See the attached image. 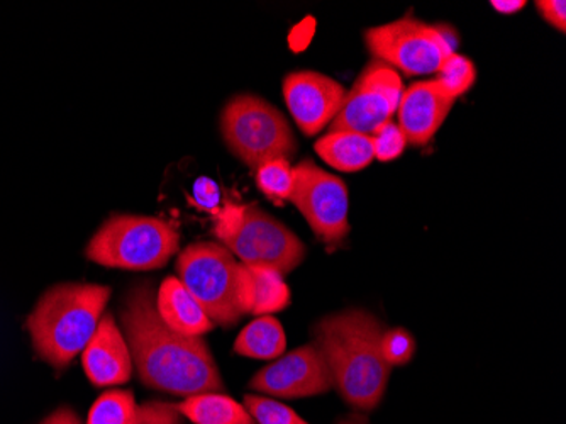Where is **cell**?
Here are the masks:
<instances>
[{"mask_svg":"<svg viewBox=\"0 0 566 424\" xmlns=\"http://www.w3.org/2000/svg\"><path fill=\"white\" fill-rule=\"evenodd\" d=\"M119 320L143 385L184 397L224 391L208 343L200 337L177 333L164 323L151 282H139L127 290L120 301Z\"/></svg>","mask_w":566,"mask_h":424,"instance_id":"1","label":"cell"},{"mask_svg":"<svg viewBox=\"0 0 566 424\" xmlns=\"http://www.w3.org/2000/svg\"><path fill=\"white\" fill-rule=\"evenodd\" d=\"M384 333V324L364 309L326 316L314 328L334 387L356 410L374 411L389 384L390 365L380 350Z\"/></svg>","mask_w":566,"mask_h":424,"instance_id":"2","label":"cell"},{"mask_svg":"<svg viewBox=\"0 0 566 424\" xmlns=\"http://www.w3.org/2000/svg\"><path fill=\"white\" fill-rule=\"evenodd\" d=\"M111 294V287L98 283L69 282L48 289L25 320L36 355L53 369L65 370L94 337Z\"/></svg>","mask_w":566,"mask_h":424,"instance_id":"3","label":"cell"},{"mask_svg":"<svg viewBox=\"0 0 566 424\" xmlns=\"http://www.w3.org/2000/svg\"><path fill=\"white\" fill-rule=\"evenodd\" d=\"M180 250V235L153 216L113 215L92 236L85 257L109 269L148 272L165 267Z\"/></svg>","mask_w":566,"mask_h":424,"instance_id":"4","label":"cell"},{"mask_svg":"<svg viewBox=\"0 0 566 424\" xmlns=\"http://www.w3.org/2000/svg\"><path fill=\"white\" fill-rule=\"evenodd\" d=\"M214 235L241 263L263 265L282 276L297 269L305 258L298 236L256 206L226 204L216 215Z\"/></svg>","mask_w":566,"mask_h":424,"instance_id":"5","label":"cell"},{"mask_svg":"<svg viewBox=\"0 0 566 424\" xmlns=\"http://www.w3.org/2000/svg\"><path fill=\"white\" fill-rule=\"evenodd\" d=\"M219 126L229 152L254 170L275 158L291 161L297 152L287 117L259 95L231 99L222 110Z\"/></svg>","mask_w":566,"mask_h":424,"instance_id":"6","label":"cell"},{"mask_svg":"<svg viewBox=\"0 0 566 424\" xmlns=\"http://www.w3.org/2000/svg\"><path fill=\"white\" fill-rule=\"evenodd\" d=\"M177 276L212 323L229 328L241 320V261L224 245L211 241L189 245L178 255Z\"/></svg>","mask_w":566,"mask_h":424,"instance_id":"7","label":"cell"},{"mask_svg":"<svg viewBox=\"0 0 566 424\" xmlns=\"http://www.w3.org/2000/svg\"><path fill=\"white\" fill-rule=\"evenodd\" d=\"M365 41L378 62L396 66L409 76L438 73L444 60L454 53L438 25L416 18L397 19L371 28L365 33Z\"/></svg>","mask_w":566,"mask_h":424,"instance_id":"8","label":"cell"},{"mask_svg":"<svg viewBox=\"0 0 566 424\" xmlns=\"http://www.w3.org/2000/svg\"><path fill=\"white\" fill-rule=\"evenodd\" d=\"M292 204L301 210L307 225L326 244H338L349 232L348 187L342 178L304 161L292 168Z\"/></svg>","mask_w":566,"mask_h":424,"instance_id":"9","label":"cell"},{"mask_svg":"<svg viewBox=\"0 0 566 424\" xmlns=\"http://www.w3.org/2000/svg\"><path fill=\"white\" fill-rule=\"evenodd\" d=\"M402 81L392 66L371 62L352 91L346 92L338 116L329 124V131H352L371 136L392 121L402 97Z\"/></svg>","mask_w":566,"mask_h":424,"instance_id":"10","label":"cell"},{"mask_svg":"<svg viewBox=\"0 0 566 424\" xmlns=\"http://www.w3.org/2000/svg\"><path fill=\"white\" fill-rule=\"evenodd\" d=\"M333 387V375L316 343L279 356L250 381L253 391L282 400H304L326 394Z\"/></svg>","mask_w":566,"mask_h":424,"instance_id":"11","label":"cell"},{"mask_svg":"<svg viewBox=\"0 0 566 424\" xmlns=\"http://www.w3.org/2000/svg\"><path fill=\"white\" fill-rule=\"evenodd\" d=\"M283 97L298 130L314 136L338 116L346 89L324 73L302 70L283 79Z\"/></svg>","mask_w":566,"mask_h":424,"instance_id":"12","label":"cell"},{"mask_svg":"<svg viewBox=\"0 0 566 424\" xmlns=\"http://www.w3.org/2000/svg\"><path fill=\"white\" fill-rule=\"evenodd\" d=\"M82 365L95 387L123 385L132 379V352L111 312H104L98 321L94 337L82 352Z\"/></svg>","mask_w":566,"mask_h":424,"instance_id":"13","label":"cell"},{"mask_svg":"<svg viewBox=\"0 0 566 424\" xmlns=\"http://www.w3.org/2000/svg\"><path fill=\"white\" fill-rule=\"evenodd\" d=\"M454 99L440 91L434 81L418 82L402 92L397 116L399 127L410 145L431 142L453 110Z\"/></svg>","mask_w":566,"mask_h":424,"instance_id":"14","label":"cell"},{"mask_svg":"<svg viewBox=\"0 0 566 424\" xmlns=\"http://www.w3.org/2000/svg\"><path fill=\"white\" fill-rule=\"evenodd\" d=\"M240 304L243 314L272 316L291 304V289L279 270L241 263Z\"/></svg>","mask_w":566,"mask_h":424,"instance_id":"15","label":"cell"},{"mask_svg":"<svg viewBox=\"0 0 566 424\" xmlns=\"http://www.w3.org/2000/svg\"><path fill=\"white\" fill-rule=\"evenodd\" d=\"M157 311L168 328L186 337L202 338L216 327L178 277H167L161 282L157 292Z\"/></svg>","mask_w":566,"mask_h":424,"instance_id":"16","label":"cell"},{"mask_svg":"<svg viewBox=\"0 0 566 424\" xmlns=\"http://www.w3.org/2000/svg\"><path fill=\"white\" fill-rule=\"evenodd\" d=\"M314 149L329 167L339 172L364 170L375 158L371 136L352 131H329L317 139Z\"/></svg>","mask_w":566,"mask_h":424,"instance_id":"17","label":"cell"},{"mask_svg":"<svg viewBox=\"0 0 566 424\" xmlns=\"http://www.w3.org/2000/svg\"><path fill=\"white\" fill-rule=\"evenodd\" d=\"M177 410L193 424H254L247 407L222 392L189 395Z\"/></svg>","mask_w":566,"mask_h":424,"instance_id":"18","label":"cell"},{"mask_svg":"<svg viewBox=\"0 0 566 424\" xmlns=\"http://www.w3.org/2000/svg\"><path fill=\"white\" fill-rule=\"evenodd\" d=\"M287 349V334L273 316H259L238 334L234 352L247 359L276 360Z\"/></svg>","mask_w":566,"mask_h":424,"instance_id":"19","label":"cell"},{"mask_svg":"<svg viewBox=\"0 0 566 424\" xmlns=\"http://www.w3.org/2000/svg\"><path fill=\"white\" fill-rule=\"evenodd\" d=\"M135 394L124 389H111L92 404L87 424H133L136 416Z\"/></svg>","mask_w":566,"mask_h":424,"instance_id":"20","label":"cell"},{"mask_svg":"<svg viewBox=\"0 0 566 424\" xmlns=\"http://www.w3.org/2000/svg\"><path fill=\"white\" fill-rule=\"evenodd\" d=\"M475 81V65L467 56L457 55V53L444 60L434 79L440 91L451 99L460 97L469 92Z\"/></svg>","mask_w":566,"mask_h":424,"instance_id":"21","label":"cell"},{"mask_svg":"<svg viewBox=\"0 0 566 424\" xmlns=\"http://www.w3.org/2000/svg\"><path fill=\"white\" fill-rule=\"evenodd\" d=\"M256 185L269 199H291L294 189V170L291 162L275 158L256 168Z\"/></svg>","mask_w":566,"mask_h":424,"instance_id":"22","label":"cell"},{"mask_svg":"<svg viewBox=\"0 0 566 424\" xmlns=\"http://www.w3.org/2000/svg\"><path fill=\"white\" fill-rule=\"evenodd\" d=\"M243 406L247 407L254 423L259 424H311L302 420L292 407L263 395H244Z\"/></svg>","mask_w":566,"mask_h":424,"instance_id":"23","label":"cell"},{"mask_svg":"<svg viewBox=\"0 0 566 424\" xmlns=\"http://www.w3.org/2000/svg\"><path fill=\"white\" fill-rule=\"evenodd\" d=\"M381 355L390 366L406 365L416 353V340L403 328L385 330L380 343Z\"/></svg>","mask_w":566,"mask_h":424,"instance_id":"24","label":"cell"},{"mask_svg":"<svg viewBox=\"0 0 566 424\" xmlns=\"http://www.w3.org/2000/svg\"><path fill=\"white\" fill-rule=\"evenodd\" d=\"M371 143H374L375 158L380 162H390L402 155L407 139L399 124L390 121L371 135Z\"/></svg>","mask_w":566,"mask_h":424,"instance_id":"25","label":"cell"},{"mask_svg":"<svg viewBox=\"0 0 566 424\" xmlns=\"http://www.w3.org/2000/svg\"><path fill=\"white\" fill-rule=\"evenodd\" d=\"M133 424H184L177 404L168 401H146L136 410Z\"/></svg>","mask_w":566,"mask_h":424,"instance_id":"26","label":"cell"},{"mask_svg":"<svg viewBox=\"0 0 566 424\" xmlns=\"http://www.w3.org/2000/svg\"><path fill=\"white\" fill-rule=\"evenodd\" d=\"M190 203L200 210H209L218 215L219 206H221V187L218 182L211 177H199L193 182L192 196Z\"/></svg>","mask_w":566,"mask_h":424,"instance_id":"27","label":"cell"},{"mask_svg":"<svg viewBox=\"0 0 566 424\" xmlns=\"http://www.w3.org/2000/svg\"><path fill=\"white\" fill-rule=\"evenodd\" d=\"M536 6L545 21H548L559 33H565L566 4L563 0H537Z\"/></svg>","mask_w":566,"mask_h":424,"instance_id":"28","label":"cell"},{"mask_svg":"<svg viewBox=\"0 0 566 424\" xmlns=\"http://www.w3.org/2000/svg\"><path fill=\"white\" fill-rule=\"evenodd\" d=\"M40 424H82L81 417L75 410L69 406L59 407L50 416L44 417Z\"/></svg>","mask_w":566,"mask_h":424,"instance_id":"29","label":"cell"},{"mask_svg":"<svg viewBox=\"0 0 566 424\" xmlns=\"http://www.w3.org/2000/svg\"><path fill=\"white\" fill-rule=\"evenodd\" d=\"M491 6L502 14H516L524 9L526 2L524 0H492Z\"/></svg>","mask_w":566,"mask_h":424,"instance_id":"30","label":"cell"},{"mask_svg":"<svg viewBox=\"0 0 566 424\" xmlns=\"http://www.w3.org/2000/svg\"><path fill=\"white\" fill-rule=\"evenodd\" d=\"M339 424H367L364 420H359V417H349V420L342 421Z\"/></svg>","mask_w":566,"mask_h":424,"instance_id":"31","label":"cell"}]
</instances>
